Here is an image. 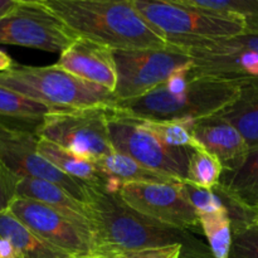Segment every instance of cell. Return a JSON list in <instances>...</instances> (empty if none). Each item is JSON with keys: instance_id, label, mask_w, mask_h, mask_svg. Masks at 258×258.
<instances>
[{"instance_id": "1", "label": "cell", "mask_w": 258, "mask_h": 258, "mask_svg": "<svg viewBox=\"0 0 258 258\" xmlns=\"http://www.w3.org/2000/svg\"><path fill=\"white\" fill-rule=\"evenodd\" d=\"M93 223L96 258L181 246V258H213L199 232L163 224L128 208L116 194L96 190L87 204Z\"/></svg>"}, {"instance_id": "2", "label": "cell", "mask_w": 258, "mask_h": 258, "mask_svg": "<svg viewBox=\"0 0 258 258\" xmlns=\"http://www.w3.org/2000/svg\"><path fill=\"white\" fill-rule=\"evenodd\" d=\"M77 37L112 50L163 48V34L141 15L134 0H43Z\"/></svg>"}, {"instance_id": "3", "label": "cell", "mask_w": 258, "mask_h": 258, "mask_svg": "<svg viewBox=\"0 0 258 258\" xmlns=\"http://www.w3.org/2000/svg\"><path fill=\"white\" fill-rule=\"evenodd\" d=\"M191 66L146 95L116 102L113 107L141 118L199 121L222 112L238 97L241 82L197 76Z\"/></svg>"}, {"instance_id": "4", "label": "cell", "mask_w": 258, "mask_h": 258, "mask_svg": "<svg viewBox=\"0 0 258 258\" xmlns=\"http://www.w3.org/2000/svg\"><path fill=\"white\" fill-rule=\"evenodd\" d=\"M0 86L52 108H85L116 103L112 92L80 80L55 63L53 66L14 64L0 73Z\"/></svg>"}, {"instance_id": "5", "label": "cell", "mask_w": 258, "mask_h": 258, "mask_svg": "<svg viewBox=\"0 0 258 258\" xmlns=\"http://www.w3.org/2000/svg\"><path fill=\"white\" fill-rule=\"evenodd\" d=\"M144 18L168 43L198 44L234 37L246 32L234 18L196 7L188 0H134Z\"/></svg>"}, {"instance_id": "6", "label": "cell", "mask_w": 258, "mask_h": 258, "mask_svg": "<svg viewBox=\"0 0 258 258\" xmlns=\"http://www.w3.org/2000/svg\"><path fill=\"white\" fill-rule=\"evenodd\" d=\"M108 131L115 151L155 173L180 183L186 181L190 149L168 145L146 125L144 118L128 115L113 106L108 112Z\"/></svg>"}, {"instance_id": "7", "label": "cell", "mask_w": 258, "mask_h": 258, "mask_svg": "<svg viewBox=\"0 0 258 258\" xmlns=\"http://www.w3.org/2000/svg\"><path fill=\"white\" fill-rule=\"evenodd\" d=\"M111 107L54 108L44 116L37 135L76 155L97 161L115 153L108 131Z\"/></svg>"}, {"instance_id": "8", "label": "cell", "mask_w": 258, "mask_h": 258, "mask_svg": "<svg viewBox=\"0 0 258 258\" xmlns=\"http://www.w3.org/2000/svg\"><path fill=\"white\" fill-rule=\"evenodd\" d=\"M117 83L113 91L116 102L135 100L155 90L179 70L193 64L183 47L169 43L163 48L113 50Z\"/></svg>"}, {"instance_id": "9", "label": "cell", "mask_w": 258, "mask_h": 258, "mask_svg": "<svg viewBox=\"0 0 258 258\" xmlns=\"http://www.w3.org/2000/svg\"><path fill=\"white\" fill-rule=\"evenodd\" d=\"M77 38L43 0H20L14 12L0 19V44L60 54Z\"/></svg>"}, {"instance_id": "10", "label": "cell", "mask_w": 258, "mask_h": 258, "mask_svg": "<svg viewBox=\"0 0 258 258\" xmlns=\"http://www.w3.org/2000/svg\"><path fill=\"white\" fill-rule=\"evenodd\" d=\"M37 133L0 125V160L10 171L23 178L39 179L57 184L68 194L88 204L96 189L63 174L38 150Z\"/></svg>"}, {"instance_id": "11", "label": "cell", "mask_w": 258, "mask_h": 258, "mask_svg": "<svg viewBox=\"0 0 258 258\" xmlns=\"http://www.w3.org/2000/svg\"><path fill=\"white\" fill-rule=\"evenodd\" d=\"M183 48L193 59L194 75L238 82L258 78V33L244 32Z\"/></svg>"}, {"instance_id": "12", "label": "cell", "mask_w": 258, "mask_h": 258, "mask_svg": "<svg viewBox=\"0 0 258 258\" xmlns=\"http://www.w3.org/2000/svg\"><path fill=\"white\" fill-rule=\"evenodd\" d=\"M117 196L128 208L148 218L202 233L198 214L184 196L181 183L125 184Z\"/></svg>"}, {"instance_id": "13", "label": "cell", "mask_w": 258, "mask_h": 258, "mask_svg": "<svg viewBox=\"0 0 258 258\" xmlns=\"http://www.w3.org/2000/svg\"><path fill=\"white\" fill-rule=\"evenodd\" d=\"M8 212L35 236L70 256L96 258L92 239L49 207L32 199L17 198Z\"/></svg>"}, {"instance_id": "14", "label": "cell", "mask_w": 258, "mask_h": 258, "mask_svg": "<svg viewBox=\"0 0 258 258\" xmlns=\"http://www.w3.org/2000/svg\"><path fill=\"white\" fill-rule=\"evenodd\" d=\"M57 64L80 80L113 93L117 83L113 50L87 38L78 37L59 54Z\"/></svg>"}, {"instance_id": "15", "label": "cell", "mask_w": 258, "mask_h": 258, "mask_svg": "<svg viewBox=\"0 0 258 258\" xmlns=\"http://www.w3.org/2000/svg\"><path fill=\"white\" fill-rule=\"evenodd\" d=\"M193 134L198 145L221 161L224 171L241 165L251 150L243 135L217 115L196 121Z\"/></svg>"}, {"instance_id": "16", "label": "cell", "mask_w": 258, "mask_h": 258, "mask_svg": "<svg viewBox=\"0 0 258 258\" xmlns=\"http://www.w3.org/2000/svg\"><path fill=\"white\" fill-rule=\"evenodd\" d=\"M18 198L32 199L49 207L75 224L93 242V223L87 204L77 201L57 184L23 178L18 184Z\"/></svg>"}, {"instance_id": "17", "label": "cell", "mask_w": 258, "mask_h": 258, "mask_svg": "<svg viewBox=\"0 0 258 258\" xmlns=\"http://www.w3.org/2000/svg\"><path fill=\"white\" fill-rule=\"evenodd\" d=\"M97 165L106 179V193L117 196L121 186L134 183H180L170 176L155 173L134 159L115 153L97 160Z\"/></svg>"}, {"instance_id": "18", "label": "cell", "mask_w": 258, "mask_h": 258, "mask_svg": "<svg viewBox=\"0 0 258 258\" xmlns=\"http://www.w3.org/2000/svg\"><path fill=\"white\" fill-rule=\"evenodd\" d=\"M38 150L50 164L67 176L96 190H105L106 179L98 168L97 161L76 155L40 138L38 141Z\"/></svg>"}, {"instance_id": "19", "label": "cell", "mask_w": 258, "mask_h": 258, "mask_svg": "<svg viewBox=\"0 0 258 258\" xmlns=\"http://www.w3.org/2000/svg\"><path fill=\"white\" fill-rule=\"evenodd\" d=\"M217 189L239 206L258 209V146L251 149L242 164L233 170L223 171Z\"/></svg>"}, {"instance_id": "20", "label": "cell", "mask_w": 258, "mask_h": 258, "mask_svg": "<svg viewBox=\"0 0 258 258\" xmlns=\"http://www.w3.org/2000/svg\"><path fill=\"white\" fill-rule=\"evenodd\" d=\"M232 123L243 135L249 148L258 146V78L242 81L238 97L232 105L217 113Z\"/></svg>"}, {"instance_id": "21", "label": "cell", "mask_w": 258, "mask_h": 258, "mask_svg": "<svg viewBox=\"0 0 258 258\" xmlns=\"http://www.w3.org/2000/svg\"><path fill=\"white\" fill-rule=\"evenodd\" d=\"M54 108L0 86V125L37 133L44 116Z\"/></svg>"}, {"instance_id": "22", "label": "cell", "mask_w": 258, "mask_h": 258, "mask_svg": "<svg viewBox=\"0 0 258 258\" xmlns=\"http://www.w3.org/2000/svg\"><path fill=\"white\" fill-rule=\"evenodd\" d=\"M0 236L12 242L19 258H75L35 236L9 212L0 213Z\"/></svg>"}, {"instance_id": "23", "label": "cell", "mask_w": 258, "mask_h": 258, "mask_svg": "<svg viewBox=\"0 0 258 258\" xmlns=\"http://www.w3.org/2000/svg\"><path fill=\"white\" fill-rule=\"evenodd\" d=\"M198 218L202 234L213 258H229L233 242V227L228 208L226 207L221 211L199 214Z\"/></svg>"}, {"instance_id": "24", "label": "cell", "mask_w": 258, "mask_h": 258, "mask_svg": "<svg viewBox=\"0 0 258 258\" xmlns=\"http://www.w3.org/2000/svg\"><path fill=\"white\" fill-rule=\"evenodd\" d=\"M224 169L221 161L198 145L190 149L186 181L204 189H214L219 185Z\"/></svg>"}, {"instance_id": "25", "label": "cell", "mask_w": 258, "mask_h": 258, "mask_svg": "<svg viewBox=\"0 0 258 258\" xmlns=\"http://www.w3.org/2000/svg\"><path fill=\"white\" fill-rule=\"evenodd\" d=\"M196 7L234 18L246 32L258 33V0H188Z\"/></svg>"}, {"instance_id": "26", "label": "cell", "mask_w": 258, "mask_h": 258, "mask_svg": "<svg viewBox=\"0 0 258 258\" xmlns=\"http://www.w3.org/2000/svg\"><path fill=\"white\" fill-rule=\"evenodd\" d=\"M144 121L168 145L183 149H193L198 146L193 134L196 121L151 120V118H144Z\"/></svg>"}, {"instance_id": "27", "label": "cell", "mask_w": 258, "mask_h": 258, "mask_svg": "<svg viewBox=\"0 0 258 258\" xmlns=\"http://www.w3.org/2000/svg\"><path fill=\"white\" fill-rule=\"evenodd\" d=\"M181 189H183L184 196L186 197L191 207L196 209L198 216L226 208L223 197L217 189L199 188L188 181L181 183Z\"/></svg>"}, {"instance_id": "28", "label": "cell", "mask_w": 258, "mask_h": 258, "mask_svg": "<svg viewBox=\"0 0 258 258\" xmlns=\"http://www.w3.org/2000/svg\"><path fill=\"white\" fill-rule=\"evenodd\" d=\"M229 258H258V221L233 228Z\"/></svg>"}, {"instance_id": "29", "label": "cell", "mask_w": 258, "mask_h": 258, "mask_svg": "<svg viewBox=\"0 0 258 258\" xmlns=\"http://www.w3.org/2000/svg\"><path fill=\"white\" fill-rule=\"evenodd\" d=\"M19 181V176L10 171L0 160V213L9 211L13 202L18 198Z\"/></svg>"}, {"instance_id": "30", "label": "cell", "mask_w": 258, "mask_h": 258, "mask_svg": "<svg viewBox=\"0 0 258 258\" xmlns=\"http://www.w3.org/2000/svg\"><path fill=\"white\" fill-rule=\"evenodd\" d=\"M184 248L181 246H170L164 248L144 249V251L128 252V253L117 254L111 258H181Z\"/></svg>"}, {"instance_id": "31", "label": "cell", "mask_w": 258, "mask_h": 258, "mask_svg": "<svg viewBox=\"0 0 258 258\" xmlns=\"http://www.w3.org/2000/svg\"><path fill=\"white\" fill-rule=\"evenodd\" d=\"M20 4V0H0V19L14 12Z\"/></svg>"}, {"instance_id": "32", "label": "cell", "mask_w": 258, "mask_h": 258, "mask_svg": "<svg viewBox=\"0 0 258 258\" xmlns=\"http://www.w3.org/2000/svg\"><path fill=\"white\" fill-rule=\"evenodd\" d=\"M13 66H14V62H13L12 57L8 53H5L4 50L0 49V73L7 72Z\"/></svg>"}, {"instance_id": "33", "label": "cell", "mask_w": 258, "mask_h": 258, "mask_svg": "<svg viewBox=\"0 0 258 258\" xmlns=\"http://www.w3.org/2000/svg\"><path fill=\"white\" fill-rule=\"evenodd\" d=\"M257 221H258V209H257Z\"/></svg>"}]
</instances>
